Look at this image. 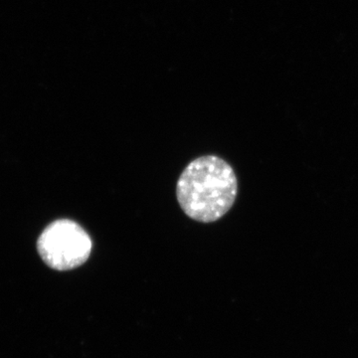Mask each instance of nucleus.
Here are the masks:
<instances>
[{"instance_id": "nucleus-1", "label": "nucleus", "mask_w": 358, "mask_h": 358, "mask_svg": "<svg viewBox=\"0 0 358 358\" xmlns=\"http://www.w3.org/2000/svg\"><path fill=\"white\" fill-rule=\"evenodd\" d=\"M238 181L228 162L205 155L185 167L176 185L181 209L193 220L215 222L232 208L236 200Z\"/></svg>"}, {"instance_id": "nucleus-2", "label": "nucleus", "mask_w": 358, "mask_h": 358, "mask_svg": "<svg viewBox=\"0 0 358 358\" xmlns=\"http://www.w3.org/2000/svg\"><path fill=\"white\" fill-rule=\"evenodd\" d=\"M92 247L87 231L69 219L49 224L37 240V251L43 262L61 272L84 265L91 255Z\"/></svg>"}]
</instances>
